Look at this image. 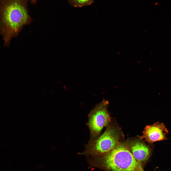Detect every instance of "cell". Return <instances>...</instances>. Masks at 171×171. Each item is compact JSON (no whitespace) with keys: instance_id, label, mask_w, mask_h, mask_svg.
<instances>
[{"instance_id":"cell-5","label":"cell","mask_w":171,"mask_h":171,"mask_svg":"<svg viewBox=\"0 0 171 171\" xmlns=\"http://www.w3.org/2000/svg\"><path fill=\"white\" fill-rule=\"evenodd\" d=\"M168 132L163 123L157 122L151 125H147L142 132L140 139L144 138L150 144L155 142L167 140Z\"/></svg>"},{"instance_id":"cell-7","label":"cell","mask_w":171,"mask_h":171,"mask_svg":"<svg viewBox=\"0 0 171 171\" xmlns=\"http://www.w3.org/2000/svg\"><path fill=\"white\" fill-rule=\"evenodd\" d=\"M94 0H68L70 5L75 7H81L90 5Z\"/></svg>"},{"instance_id":"cell-8","label":"cell","mask_w":171,"mask_h":171,"mask_svg":"<svg viewBox=\"0 0 171 171\" xmlns=\"http://www.w3.org/2000/svg\"><path fill=\"white\" fill-rule=\"evenodd\" d=\"M37 0H32L31 3L32 4H36Z\"/></svg>"},{"instance_id":"cell-1","label":"cell","mask_w":171,"mask_h":171,"mask_svg":"<svg viewBox=\"0 0 171 171\" xmlns=\"http://www.w3.org/2000/svg\"><path fill=\"white\" fill-rule=\"evenodd\" d=\"M27 3V0L0 1V35L4 46H9L12 38L31 21Z\"/></svg>"},{"instance_id":"cell-9","label":"cell","mask_w":171,"mask_h":171,"mask_svg":"<svg viewBox=\"0 0 171 171\" xmlns=\"http://www.w3.org/2000/svg\"><path fill=\"white\" fill-rule=\"evenodd\" d=\"M29 0L30 1L31 3L32 0Z\"/></svg>"},{"instance_id":"cell-4","label":"cell","mask_w":171,"mask_h":171,"mask_svg":"<svg viewBox=\"0 0 171 171\" xmlns=\"http://www.w3.org/2000/svg\"><path fill=\"white\" fill-rule=\"evenodd\" d=\"M109 104L108 100L103 99L95 105L89 114L87 124L90 130L89 141L99 136L104 127L110 124L111 118L108 110Z\"/></svg>"},{"instance_id":"cell-6","label":"cell","mask_w":171,"mask_h":171,"mask_svg":"<svg viewBox=\"0 0 171 171\" xmlns=\"http://www.w3.org/2000/svg\"><path fill=\"white\" fill-rule=\"evenodd\" d=\"M126 144L134 158L143 167L151 156L150 148L139 140H131Z\"/></svg>"},{"instance_id":"cell-10","label":"cell","mask_w":171,"mask_h":171,"mask_svg":"<svg viewBox=\"0 0 171 171\" xmlns=\"http://www.w3.org/2000/svg\"></svg>"},{"instance_id":"cell-2","label":"cell","mask_w":171,"mask_h":171,"mask_svg":"<svg viewBox=\"0 0 171 171\" xmlns=\"http://www.w3.org/2000/svg\"><path fill=\"white\" fill-rule=\"evenodd\" d=\"M94 157L95 164L107 171H144L126 144L119 142L106 154Z\"/></svg>"},{"instance_id":"cell-3","label":"cell","mask_w":171,"mask_h":171,"mask_svg":"<svg viewBox=\"0 0 171 171\" xmlns=\"http://www.w3.org/2000/svg\"><path fill=\"white\" fill-rule=\"evenodd\" d=\"M120 133L116 128L109 124L102 135L89 141L82 153L95 156L103 155L113 149L119 142Z\"/></svg>"}]
</instances>
